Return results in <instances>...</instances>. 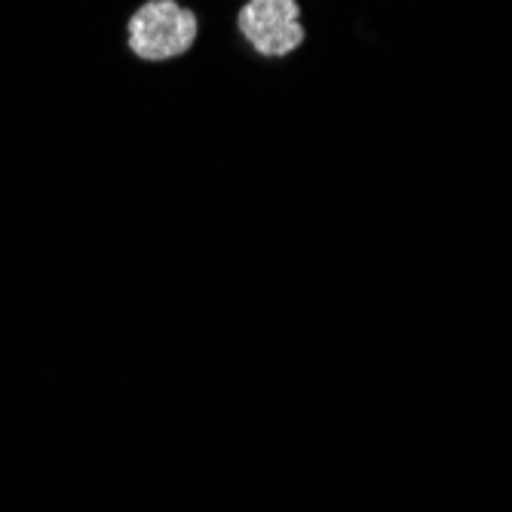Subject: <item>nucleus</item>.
I'll return each instance as SVG.
<instances>
[{
	"label": "nucleus",
	"instance_id": "nucleus-1",
	"mask_svg": "<svg viewBox=\"0 0 512 512\" xmlns=\"http://www.w3.org/2000/svg\"><path fill=\"white\" fill-rule=\"evenodd\" d=\"M200 34L197 13L175 0H148L129 19V50L145 62H169L191 50Z\"/></svg>",
	"mask_w": 512,
	"mask_h": 512
},
{
	"label": "nucleus",
	"instance_id": "nucleus-2",
	"mask_svg": "<svg viewBox=\"0 0 512 512\" xmlns=\"http://www.w3.org/2000/svg\"><path fill=\"white\" fill-rule=\"evenodd\" d=\"M240 31L252 50L267 59H283L304 43L298 0H249L240 10Z\"/></svg>",
	"mask_w": 512,
	"mask_h": 512
}]
</instances>
